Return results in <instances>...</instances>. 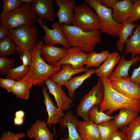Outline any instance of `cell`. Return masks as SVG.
Masks as SVG:
<instances>
[{"label": "cell", "mask_w": 140, "mask_h": 140, "mask_svg": "<svg viewBox=\"0 0 140 140\" xmlns=\"http://www.w3.org/2000/svg\"><path fill=\"white\" fill-rule=\"evenodd\" d=\"M137 119L138 122L140 123V114L139 116H138L137 117Z\"/></svg>", "instance_id": "c3c4849f"}, {"label": "cell", "mask_w": 140, "mask_h": 140, "mask_svg": "<svg viewBox=\"0 0 140 140\" xmlns=\"http://www.w3.org/2000/svg\"><path fill=\"white\" fill-rule=\"evenodd\" d=\"M125 56L123 54L122 55L118 66L110 75V81L129 77L128 72L130 67L140 61V55L137 56L129 60H125Z\"/></svg>", "instance_id": "7402d4cb"}, {"label": "cell", "mask_w": 140, "mask_h": 140, "mask_svg": "<svg viewBox=\"0 0 140 140\" xmlns=\"http://www.w3.org/2000/svg\"><path fill=\"white\" fill-rule=\"evenodd\" d=\"M109 140H127L126 135L122 130L118 129L114 132Z\"/></svg>", "instance_id": "b9f144b4"}, {"label": "cell", "mask_w": 140, "mask_h": 140, "mask_svg": "<svg viewBox=\"0 0 140 140\" xmlns=\"http://www.w3.org/2000/svg\"><path fill=\"white\" fill-rule=\"evenodd\" d=\"M20 57L22 62L23 65L27 66H30L32 63V57L29 50L26 48H23V54Z\"/></svg>", "instance_id": "f35d334b"}, {"label": "cell", "mask_w": 140, "mask_h": 140, "mask_svg": "<svg viewBox=\"0 0 140 140\" xmlns=\"http://www.w3.org/2000/svg\"><path fill=\"white\" fill-rule=\"evenodd\" d=\"M108 51H102L97 53L94 51L88 53L85 63L89 68L92 67H99L108 57L110 54Z\"/></svg>", "instance_id": "f1b7e54d"}, {"label": "cell", "mask_w": 140, "mask_h": 140, "mask_svg": "<svg viewBox=\"0 0 140 140\" xmlns=\"http://www.w3.org/2000/svg\"><path fill=\"white\" fill-rule=\"evenodd\" d=\"M25 115V113L22 110H20L17 111L15 114V117L23 118Z\"/></svg>", "instance_id": "bcb514c9"}, {"label": "cell", "mask_w": 140, "mask_h": 140, "mask_svg": "<svg viewBox=\"0 0 140 140\" xmlns=\"http://www.w3.org/2000/svg\"><path fill=\"white\" fill-rule=\"evenodd\" d=\"M37 22L45 32L43 38L46 44L55 46L60 44L67 49L71 47L63 34L61 25L59 22H54L52 25L53 29H50L43 23L42 20L38 19Z\"/></svg>", "instance_id": "9c48e42d"}, {"label": "cell", "mask_w": 140, "mask_h": 140, "mask_svg": "<svg viewBox=\"0 0 140 140\" xmlns=\"http://www.w3.org/2000/svg\"><path fill=\"white\" fill-rule=\"evenodd\" d=\"M104 94L103 84L99 78L96 85L81 98L76 109L77 115L84 120H89L88 111L93 107L100 105L103 99Z\"/></svg>", "instance_id": "ba28073f"}, {"label": "cell", "mask_w": 140, "mask_h": 140, "mask_svg": "<svg viewBox=\"0 0 140 140\" xmlns=\"http://www.w3.org/2000/svg\"><path fill=\"white\" fill-rule=\"evenodd\" d=\"M45 84L50 93L54 96L58 108L64 111L71 108L72 99L67 95L61 86L52 81L50 79L46 81Z\"/></svg>", "instance_id": "4fadbf2b"}, {"label": "cell", "mask_w": 140, "mask_h": 140, "mask_svg": "<svg viewBox=\"0 0 140 140\" xmlns=\"http://www.w3.org/2000/svg\"></svg>", "instance_id": "f5cc1de1"}, {"label": "cell", "mask_w": 140, "mask_h": 140, "mask_svg": "<svg viewBox=\"0 0 140 140\" xmlns=\"http://www.w3.org/2000/svg\"><path fill=\"white\" fill-rule=\"evenodd\" d=\"M33 84L27 79L23 78L16 81L13 86L11 93L17 97L24 100H28L30 95V89Z\"/></svg>", "instance_id": "83f0119b"}, {"label": "cell", "mask_w": 140, "mask_h": 140, "mask_svg": "<svg viewBox=\"0 0 140 140\" xmlns=\"http://www.w3.org/2000/svg\"><path fill=\"white\" fill-rule=\"evenodd\" d=\"M139 86L140 87V85H139Z\"/></svg>", "instance_id": "816d5d0a"}, {"label": "cell", "mask_w": 140, "mask_h": 140, "mask_svg": "<svg viewBox=\"0 0 140 140\" xmlns=\"http://www.w3.org/2000/svg\"><path fill=\"white\" fill-rule=\"evenodd\" d=\"M63 34L71 47H78L89 53L101 43L102 32L99 30L84 31L71 25L61 24Z\"/></svg>", "instance_id": "6da1fadb"}, {"label": "cell", "mask_w": 140, "mask_h": 140, "mask_svg": "<svg viewBox=\"0 0 140 140\" xmlns=\"http://www.w3.org/2000/svg\"><path fill=\"white\" fill-rule=\"evenodd\" d=\"M138 116L128 125L121 128V130L126 135L127 140H140V123L137 119Z\"/></svg>", "instance_id": "4dcf8cb0"}, {"label": "cell", "mask_w": 140, "mask_h": 140, "mask_svg": "<svg viewBox=\"0 0 140 140\" xmlns=\"http://www.w3.org/2000/svg\"><path fill=\"white\" fill-rule=\"evenodd\" d=\"M26 136V134L24 132L15 133L9 131H4L2 134L0 140H18Z\"/></svg>", "instance_id": "74e56055"}, {"label": "cell", "mask_w": 140, "mask_h": 140, "mask_svg": "<svg viewBox=\"0 0 140 140\" xmlns=\"http://www.w3.org/2000/svg\"><path fill=\"white\" fill-rule=\"evenodd\" d=\"M138 107L140 108V100L139 101L138 104Z\"/></svg>", "instance_id": "681fc988"}, {"label": "cell", "mask_w": 140, "mask_h": 140, "mask_svg": "<svg viewBox=\"0 0 140 140\" xmlns=\"http://www.w3.org/2000/svg\"><path fill=\"white\" fill-rule=\"evenodd\" d=\"M9 30L3 25H0V39H3L8 36Z\"/></svg>", "instance_id": "ee69618b"}, {"label": "cell", "mask_w": 140, "mask_h": 140, "mask_svg": "<svg viewBox=\"0 0 140 140\" xmlns=\"http://www.w3.org/2000/svg\"><path fill=\"white\" fill-rule=\"evenodd\" d=\"M16 82L12 79L0 78V86L3 89H6L8 92L11 93V90Z\"/></svg>", "instance_id": "ab89813d"}, {"label": "cell", "mask_w": 140, "mask_h": 140, "mask_svg": "<svg viewBox=\"0 0 140 140\" xmlns=\"http://www.w3.org/2000/svg\"><path fill=\"white\" fill-rule=\"evenodd\" d=\"M43 43L39 40L31 51L32 60L30 69L24 78L34 85L44 86L45 82L60 71L62 66L55 67L48 64L42 58L40 54V46Z\"/></svg>", "instance_id": "3957f363"}, {"label": "cell", "mask_w": 140, "mask_h": 140, "mask_svg": "<svg viewBox=\"0 0 140 140\" xmlns=\"http://www.w3.org/2000/svg\"><path fill=\"white\" fill-rule=\"evenodd\" d=\"M55 4L59 9L56 11V16L60 24L71 25L74 15V10L76 6L74 0H55Z\"/></svg>", "instance_id": "7c38bea8"}, {"label": "cell", "mask_w": 140, "mask_h": 140, "mask_svg": "<svg viewBox=\"0 0 140 140\" xmlns=\"http://www.w3.org/2000/svg\"><path fill=\"white\" fill-rule=\"evenodd\" d=\"M104 87L103 100L99 106V109L110 116L114 112L122 108L132 110L140 113L138 106L139 101L128 98L114 90L112 87L109 79L100 78Z\"/></svg>", "instance_id": "7a4b0ae2"}, {"label": "cell", "mask_w": 140, "mask_h": 140, "mask_svg": "<svg viewBox=\"0 0 140 140\" xmlns=\"http://www.w3.org/2000/svg\"><path fill=\"white\" fill-rule=\"evenodd\" d=\"M23 118H19L15 117L14 119V124L17 125H22L24 123Z\"/></svg>", "instance_id": "f6af8a7d"}, {"label": "cell", "mask_w": 140, "mask_h": 140, "mask_svg": "<svg viewBox=\"0 0 140 140\" xmlns=\"http://www.w3.org/2000/svg\"><path fill=\"white\" fill-rule=\"evenodd\" d=\"M137 25L130 22L128 20L122 23L118 34L119 39L116 44L117 49L119 51L121 52L123 51L129 37L132 34L134 29Z\"/></svg>", "instance_id": "4316f807"}, {"label": "cell", "mask_w": 140, "mask_h": 140, "mask_svg": "<svg viewBox=\"0 0 140 140\" xmlns=\"http://www.w3.org/2000/svg\"><path fill=\"white\" fill-rule=\"evenodd\" d=\"M85 2L94 9L98 15L100 22V30L115 37H118L122 24L114 20L113 10L103 5L99 0H85Z\"/></svg>", "instance_id": "5b68a950"}, {"label": "cell", "mask_w": 140, "mask_h": 140, "mask_svg": "<svg viewBox=\"0 0 140 140\" xmlns=\"http://www.w3.org/2000/svg\"><path fill=\"white\" fill-rule=\"evenodd\" d=\"M78 129L82 140H100L98 125L89 120L79 121Z\"/></svg>", "instance_id": "44dd1931"}, {"label": "cell", "mask_w": 140, "mask_h": 140, "mask_svg": "<svg viewBox=\"0 0 140 140\" xmlns=\"http://www.w3.org/2000/svg\"><path fill=\"white\" fill-rule=\"evenodd\" d=\"M140 19V0L134 1L132 3V11L128 21L133 23Z\"/></svg>", "instance_id": "8d00e7d4"}, {"label": "cell", "mask_w": 140, "mask_h": 140, "mask_svg": "<svg viewBox=\"0 0 140 140\" xmlns=\"http://www.w3.org/2000/svg\"><path fill=\"white\" fill-rule=\"evenodd\" d=\"M79 121L78 118L71 111L65 114L60 118L59 122L60 127L62 129L67 127L68 132L67 138H62L61 140H82L78 129Z\"/></svg>", "instance_id": "9a60e30c"}, {"label": "cell", "mask_w": 140, "mask_h": 140, "mask_svg": "<svg viewBox=\"0 0 140 140\" xmlns=\"http://www.w3.org/2000/svg\"><path fill=\"white\" fill-rule=\"evenodd\" d=\"M89 70L87 67L83 66L80 68L75 69L70 64H64L62 65L61 69L50 79L52 81L62 86L74 75L80 73L86 72Z\"/></svg>", "instance_id": "d6986e66"}, {"label": "cell", "mask_w": 140, "mask_h": 140, "mask_svg": "<svg viewBox=\"0 0 140 140\" xmlns=\"http://www.w3.org/2000/svg\"><path fill=\"white\" fill-rule=\"evenodd\" d=\"M21 0H4L2 11L0 16L1 21L22 4Z\"/></svg>", "instance_id": "e575fe53"}, {"label": "cell", "mask_w": 140, "mask_h": 140, "mask_svg": "<svg viewBox=\"0 0 140 140\" xmlns=\"http://www.w3.org/2000/svg\"><path fill=\"white\" fill-rule=\"evenodd\" d=\"M98 126L100 140H109L113 133L118 129L112 120L103 122Z\"/></svg>", "instance_id": "d6a6232c"}, {"label": "cell", "mask_w": 140, "mask_h": 140, "mask_svg": "<svg viewBox=\"0 0 140 140\" xmlns=\"http://www.w3.org/2000/svg\"><path fill=\"white\" fill-rule=\"evenodd\" d=\"M95 69L92 68L83 74L74 76L64 84L63 86L66 88L70 97L72 99L74 97L75 91L80 86L86 79L91 77L95 73Z\"/></svg>", "instance_id": "d4e9b609"}, {"label": "cell", "mask_w": 140, "mask_h": 140, "mask_svg": "<svg viewBox=\"0 0 140 140\" xmlns=\"http://www.w3.org/2000/svg\"><path fill=\"white\" fill-rule=\"evenodd\" d=\"M67 49L52 45L43 44L40 46V54L43 60L50 65L54 66L66 54Z\"/></svg>", "instance_id": "5bb4252c"}, {"label": "cell", "mask_w": 140, "mask_h": 140, "mask_svg": "<svg viewBox=\"0 0 140 140\" xmlns=\"http://www.w3.org/2000/svg\"><path fill=\"white\" fill-rule=\"evenodd\" d=\"M130 78L131 82L139 86L140 85V65L138 67L134 69Z\"/></svg>", "instance_id": "60d3db41"}, {"label": "cell", "mask_w": 140, "mask_h": 140, "mask_svg": "<svg viewBox=\"0 0 140 140\" xmlns=\"http://www.w3.org/2000/svg\"><path fill=\"white\" fill-rule=\"evenodd\" d=\"M132 2L130 0L118 1L112 9V16L119 23L128 20L132 11Z\"/></svg>", "instance_id": "ffe728a7"}, {"label": "cell", "mask_w": 140, "mask_h": 140, "mask_svg": "<svg viewBox=\"0 0 140 140\" xmlns=\"http://www.w3.org/2000/svg\"><path fill=\"white\" fill-rule=\"evenodd\" d=\"M15 59L10 58L6 57L0 58V74L5 76L13 67L15 63Z\"/></svg>", "instance_id": "d590c367"}, {"label": "cell", "mask_w": 140, "mask_h": 140, "mask_svg": "<svg viewBox=\"0 0 140 140\" xmlns=\"http://www.w3.org/2000/svg\"><path fill=\"white\" fill-rule=\"evenodd\" d=\"M54 0H34L31 4V9L39 19L45 18L50 22L54 20L53 8Z\"/></svg>", "instance_id": "2e32d148"}, {"label": "cell", "mask_w": 140, "mask_h": 140, "mask_svg": "<svg viewBox=\"0 0 140 140\" xmlns=\"http://www.w3.org/2000/svg\"><path fill=\"white\" fill-rule=\"evenodd\" d=\"M123 54L127 55L131 54V59L138 55H140V30L137 25L132 34L127 41L123 50Z\"/></svg>", "instance_id": "cb8c5ba5"}, {"label": "cell", "mask_w": 140, "mask_h": 140, "mask_svg": "<svg viewBox=\"0 0 140 140\" xmlns=\"http://www.w3.org/2000/svg\"><path fill=\"white\" fill-rule=\"evenodd\" d=\"M101 4L108 8H113L117 0H99Z\"/></svg>", "instance_id": "7bdbcfd3"}, {"label": "cell", "mask_w": 140, "mask_h": 140, "mask_svg": "<svg viewBox=\"0 0 140 140\" xmlns=\"http://www.w3.org/2000/svg\"><path fill=\"white\" fill-rule=\"evenodd\" d=\"M21 1L22 2L31 4L33 2L34 0H21Z\"/></svg>", "instance_id": "7dc6e473"}, {"label": "cell", "mask_w": 140, "mask_h": 140, "mask_svg": "<svg viewBox=\"0 0 140 140\" xmlns=\"http://www.w3.org/2000/svg\"><path fill=\"white\" fill-rule=\"evenodd\" d=\"M93 9L86 3L75 6L72 25L88 31L92 30H100L99 19Z\"/></svg>", "instance_id": "52a82bcc"}, {"label": "cell", "mask_w": 140, "mask_h": 140, "mask_svg": "<svg viewBox=\"0 0 140 140\" xmlns=\"http://www.w3.org/2000/svg\"><path fill=\"white\" fill-rule=\"evenodd\" d=\"M17 51L16 44L8 36L0 39V57L11 55Z\"/></svg>", "instance_id": "1f68e13d"}, {"label": "cell", "mask_w": 140, "mask_h": 140, "mask_svg": "<svg viewBox=\"0 0 140 140\" xmlns=\"http://www.w3.org/2000/svg\"><path fill=\"white\" fill-rule=\"evenodd\" d=\"M89 120L98 125L104 122L113 119L116 115L111 116L105 113L96 106L91 108L88 112Z\"/></svg>", "instance_id": "f546056e"}, {"label": "cell", "mask_w": 140, "mask_h": 140, "mask_svg": "<svg viewBox=\"0 0 140 140\" xmlns=\"http://www.w3.org/2000/svg\"><path fill=\"white\" fill-rule=\"evenodd\" d=\"M30 68V66L22 65L11 69L5 76L7 78L17 81L24 78L28 73Z\"/></svg>", "instance_id": "836d02e7"}, {"label": "cell", "mask_w": 140, "mask_h": 140, "mask_svg": "<svg viewBox=\"0 0 140 140\" xmlns=\"http://www.w3.org/2000/svg\"><path fill=\"white\" fill-rule=\"evenodd\" d=\"M38 19L31 4L24 3L1 21V24L9 30L22 25H32Z\"/></svg>", "instance_id": "8992f818"}, {"label": "cell", "mask_w": 140, "mask_h": 140, "mask_svg": "<svg viewBox=\"0 0 140 140\" xmlns=\"http://www.w3.org/2000/svg\"><path fill=\"white\" fill-rule=\"evenodd\" d=\"M121 56L116 51L110 53L104 61L95 70V73L99 78L105 77L109 78L114 68L119 62Z\"/></svg>", "instance_id": "603a6c76"}, {"label": "cell", "mask_w": 140, "mask_h": 140, "mask_svg": "<svg viewBox=\"0 0 140 140\" xmlns=\"http://www.w3.org/2000/svg\"><path fill=\"white\" fill-rule=\"evenodd\" d=\"M113 88L129 98L140 100V87L131 81L130 77L110 81Z\"/></svg>", "instance_id": "30bf717a"}, {"label": "cell", "mask_w": 140, "mask_h": 140, "mask_svg": "<svg viewBox=\"0 0 140 140\" xmlns=\"http://www.w3.org/2000/svg\"><path fill=\"white\" fill-rule=\"evenodd\" d=\"M88 53L78 47H71L67 49L66 54L55 64L57 67L65 64L71 65L75 69H79L85 65Z\"/></svg>", "instance_id": "8fae6325"}, {"label": "cell", "mask_w": 140, "mask_h": 140, "mask_svg": "<svg viewBox=\"0 0 140 140\" xmlns=\"http://www.w3.org/2000/svg\"><path fill=\"white\" fill-rule=\"evenodd\" d=\"M44 121L37 120L27 130L26 135L36 140H53L54 135L49 130Z\"/></svg>", "instance_id": "ac0fdd59"}, {"label": "cell", "mask_w": 140, "mask_h": 140, "mask_svg": "<svg viewBox=\"0 0 140 140\" xmlns=\"http://www.w3.org/2000/svg\"><path fill=\"white\" fill-rule=\"evenodd\" d=\"M47 87L44 86L43 87L42 91L44 97L43 101L48 114L46 123L50 127L52 124L59 123V119L63 117L65 114L63 110L55 105L47 92Z\"/></svg>", "instance_id": "e0dca14e"}, {"label": "cell", "mask_w": 140, "mask_h": 140, "mask_svg": "<svg viewBox=\"0 0 140 140\" xmlns=\"http://www.w3.org/2000/svg\"><path fill=\"white\" fill-rule=\"evenodd\" d=\"M139 113L127 108L119 110L118 114L116 116L113 121L118 128L127 126L135 118L138 116Z\"/></svg>", "instance_id": "484cf974"}, {"label": "cell", "mask_w": 140, "mask_h": 140, "mask_svg": "<svg viewBox=\"0 0 140 140\" xmlns=\"http://www.w3.org/2000/svg\"><path fill=\"white\" fill-rule=\"evenodd\" d=\"M38 32L35 24L22 25L9 30L8 36L16 44L17 52L20 56L23 54V48L30 51L32 50L38 40Z\"/></svg>", "instance_id": "277c9868"}, {"label": "cell", "mask_w": 140, "mask_h": 140, "mask_svg": "<svg viewBox=\"0 0 140 140\" xmlns=\"http://www.w3.org/2000/svg\"><path fill=\"white\" fill-rule=\"evenodd\" d=\"M139 29H140V24L139 25Z\"/></svg>", "instance_id": "f907efd6"}]
</instances>
